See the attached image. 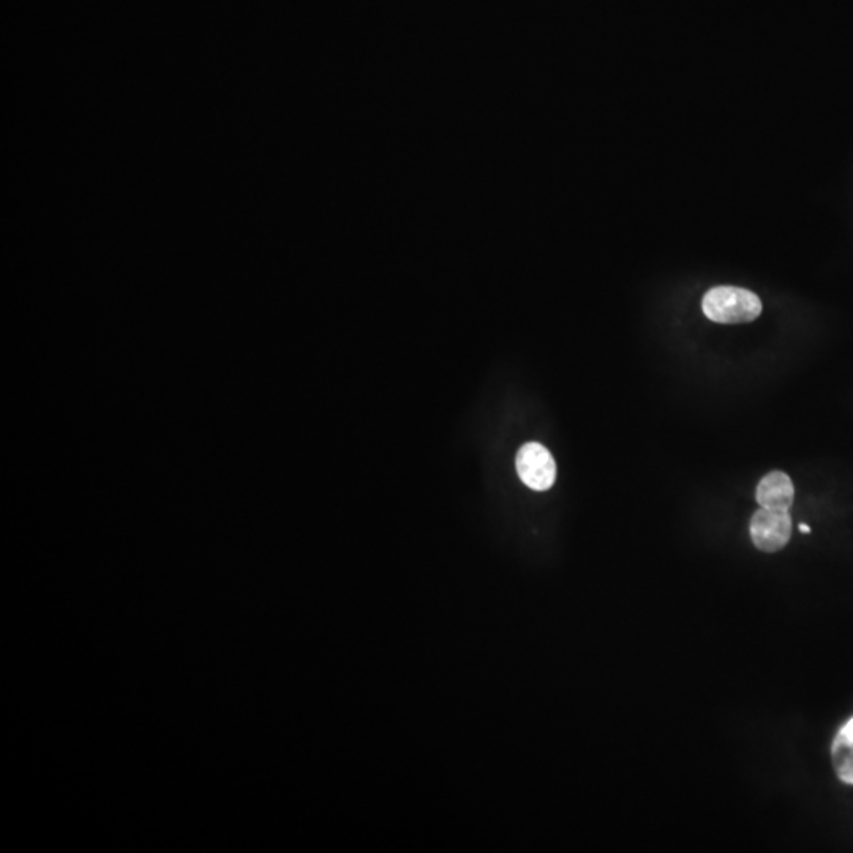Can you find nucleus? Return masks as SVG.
Here are the masks:
<instances>
[{"instance_id": "1", "label": "nucleus", "mask_w": 853, "mask_h": 853, "mask_svg": "<svg viewBox=\"0 0 853 853\" xmlns=\"http://www.w3.org/2000/svg\"><path fill=\"white\" fill-rule=\"evenodd\" d=\"M702 309L714 323L745 324L759 318L762 301L746 288L714 286L703 296Z\"/></svg>"}, {"instance_id": "2", "label": "nucleus", "mask_w": 853, "mask_h": 853, "mask_svg": "<svg viewBox=\"0 0 853 853\" xmlns=\"http://www.w3.org/2000/svg\"><path fill=\"white\" fill-rule=\"evenodd\" d=\"M793 523L789 511L760 508L752 515L749 533L752 544L765 553L784 549L792 538Z\"/></svg>"}, {"instance_id": "3", "label": "nucleus", "mask_w": 853, "mask_h": 853, "mask_svg": "<svg viewBox=\"0 0 853 853\" xmlns=\"http://www.w3.org/2000/svg\"><path fill=\"white\" fill-rule=\"evenodd\" d=\"M517 473L523 484L536 492L552 489L557 479V463L549 449L539 443H527L515 459Z\"/></svg>"}, {"instance_id": "4", "label": "nucleus", "mask_w": 853, "mask_h": 853, "mask_svg": "<svg viewBox=\"0 0 853 853\" xmlns=\"http://www.w3.org/2000/svg\"><path fill=\"white\" fill-rule=\"evenodd\" d=\"M756 500L760 508L789 511L795 500V487L789 474L782 471L768 473L757 485Z\"/></svg>"}, {"instance_id": "5", "label": "nucleus", "mask_w": 853, "mask_h": 853, "mask_svg": "<svg viewBox=\"0 0 853 853\" xmlns=\"http://www.w3.org/2000/svg\"><path fill=\"white\" fill-rule=\"evenodd\" d=\"M831 763L839 781L853 786V718L844 722L831 743Z\"/></svg>"}, {"instance_id": "6", "label": "nucleus", "mask_w": 853, "mask_h": 853, "mask_svg": "<svg viewBox=\"0 0 853 853\" xmlns=\"http://www.w3.org/2000/svg\"><path fill=\"white\" fill-rule=\"evenodd\" d=\"M800 531H801V533H805V534L811 533V528H809L808 525H805V523H801Z\"/></svg>"}]
</instances>
